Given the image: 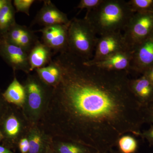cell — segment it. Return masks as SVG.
I'll list each match as a JSON object with an SVG mask.
<instances>
[{
    "mask_svg": "<svg viewBox=\"0 0 153 153\" xmlns=\"http://www.w3.org/2000/svg\"><path fill=\"white\" fill-rule=\"evenodd\" d=\"M55 58L61 76L42 114L44 128L97 153L109 152L126 134L140 136L143 107L131 89L129 72L88 65L68 51Z\"/></svg>",
    "mask_w": 153,
    "mask_h": 153,
    "instance_id": "1",
    "label": "cell"
},
{
    "mask_svg": "<svg viewBox=\"0 0 153 153\" xmlns=\"http://www.w3.org/2000/svg\"><path fill=\"white\" fill-rule=\"evenodd\" d=\"M134 13L127 1L103 0L94 10L86 13L85 19L97 36L124 31Z\"/></svg>",
    "mask_w": 153,
    "mask_h": 153,
    "instance_id": "2",
    "label": "cell"
},
{
    "mask_svg": "<svg viewBox=\"0 0 153 153\" xmlns=\"http://www.w3.org/2000/svg\"><path fill=\"white\" fill-rule=\"evenodd\" d=\"M85 18H74L68 26V50L85 61L92 59L98 37Z\"/></svg>",
    "mask_w": 153,
    "mask_h": 153,
    "instance_id": "3",
    "label": "cell"
},
{
    "mask_svg": "<svg viewBox=\"0 0 153 153\" xmlns=\"http://www.w3.org/2000/svg\"><path fill=\"white\" fill-rule=\"evenodd\" d=\"M28 74L24 85L26 91L25 105L28 118L34 122L43 114L44 105L52 93V87L44 83L37 74Z\"/></svg>",
    "mask_w": 153,
    "mask_h": 153,
    "instance_id": "4",
    "label": "cell"
},
{
    "mask_svg": "<svg viewBox=\"0 0 153 153\" xmlns=\"http://www.w3.org/2000/svg\"><path fill=\"white\" fill-rule=\"evenodd\" d=\"M125 40L131 51L153 34V13H134L123 31Z\"/></svg>",
    "mask_w": 153,
    "mask_h": 153,
    "instance_id": "5",
    "label": "cell"
},
{
    "mask_svg": "<svg viewBox=\"0 0 153 153\" xmlns=\"http://www.w3.org/2000/svg\"><path fill=\"white\" fill-rule=\"evenodd\" d=\"M131 51L121 32L109 33L97 38L92 59L86 62L93 63L102 60L115 53Z\"/></svg>",
    "mask_w": 153,
    "mask_h": 153,
    "instance_id": "6",
    "label": "cell"
},
{
    "mask_svg": "<svg viewBox=\"0 0 153 153\" xmlns=\"http://www.w3.org/2000/svg\"><path fill=\"white\" fill-rule=\"evenodd\" d=\"M0 57L13 68L14 72L16 71H22L29 74L31 72L29 53L19 46L11 44L1 38Z\"/></svg>",
    "mask_w": 153,
    "mask_h": 153,
    "instance_id": "7",
    "label": "cell"
},
{
    "mask_svg": "<svg viewBox=\"0 0 153 153\" xmlns=\"http://www.w3.org/2000/svg\"><path fill=\"white\" fill-rule=\"evenodd\" d=\"M69 25L47 26L36 32L42 33L43 43L45 45L52 49L54 53L59 54L68 50Z\"/></svg>",
    "mask_w": 153,
    "mask_h": 153,
    "instance_id": "8",
    "label": "cell"
},
{
    "mask_svg": "<svg viewBox=\"0 0 153 153\" xmlns=\"http://www.w3.org/2000/svg\"><path fill=\"white\" fill-rule=\"evenodd\" d=\"M153 66V34L133 49L130 70L143 74Z\"/></svg>",
    "mask_w": 153,
    "mask_h": 153,
    "instance_id": "9",
    "label": "cell"
},
{
    "mask_svg": "<svg viewBox=\"0 0 153 153\" xmlns=\"http://www.w3.org/2000/svg\"><path fill=\"white\" fill-rule=\"evenodd\" d=\"M70 23L66 14L57 8L51 1L46 0L32 24L45 27L56 25H69Z\"/></svg>",
    "mask_w": 153,
    "mask_h": 153,
    "instance_id": "10",
    "label": "cell"
},
{
    "mask_svg": "<svg viewBox=\"0 0 153 153\" xmlns=\"http://www.w3.org/2000/svg\"><path fill=\"white\" fill-rule=\"evenodd\" d=\"M132 60V51H128L115 53L108 57L93 63H85L94 65L111 71H127L129 72Z\"/></svg>",
    "mask_w": 153,
    "mask_h": 153,
    "instance_id": "11",
    "label": "cell"
},
{
    "mask_svg": "<svg viewBox=\"0 0 153 153\" xmlns=\"http://www.w3.org/2000/svg\"><path fill=\"white\" fill-rule=\"evenodd\" d=\"M130 86L134 95L143 107L153 102V85L144 75L130 79Z\"/></svg>",
    "mask_w": 153,
    "mask_h": 153,
    "instance_id": "12",
    "label": "cell"
},
{
    "mask_svg": "<svg viewBox=\"0 0 153 153\" xmlns=\"http://www.w3.org/2000/svg\"><path fill=\"white\" fill-rule=\"evenodd\" d=\"M54 52L52 49L38 41L29 53L30 71L45 67L51 62Z\"/></svg>",
    "mask_w": 153,
    "mask_h": 153,
    "instance_id": "13",
    "label": "cell"
},
{
    "mask_svg": "<svg viewBox=\"0 0 153 153\" xmlns=\"http://www.w3.org/2000/svg\"><path fill=\"white\" fill-rule=\"evenodd\" d=\"M35 71L40 79L51 87L55 86L61 77V68L55 58L52 59L47 66Z\"/></svg>",
    "mask_w": 153,
    "mask_h": 153,
    "instance_id": "14",
    "label": "cell"
},
{
    "mask_svg": "<svg viewBox=\"0 0 153 153\" xmlns=\"http://www.w3.org/2000/svg\"><path fill=\"white\" fill-rule=\"evenodd\" d=\"M2 96L4 99L10 103L22 106L26 101V91L24 85L18 81L16 76L9 85Z\"/></svg>",
    "mask_w": 153,
    "mask_h": 153,
    "instance_id": "15",
    "label": "cell"
},
{
    "mask_svg": "<svg viewBox=\"0 0 153 153\" xmlns=\"http://www.w3.org/2000/svg\"><path fill=\"white\" fill-rule=\"evenodd\" d=\"M30 144L29 153H44L51 141L46 139L44 134L38 128L30 129L27 136Z\"/></svg>",
    "mask_w": 153,
    "mask_h": 153,
    "instance_id": "16",
    "label": "cell"
},
{
    "mask_svg": "<svg viewBox=\"0 0 153 153\" xmlns=\"http://www.w3.org/2000/svg\"><path fill=\"white\" fill-rule=\"evenodd\" d=\"M16 13V10L11 0H8L0 10V38L4 36L10 29L16 24L15 19Z\"/></svg>",
    "mask_w": 153,
    "mask_h": 153,
    "instance_id": "17",
    "label": "cell"
},
{
    "mask_svg": "<svg viewBox=\"0 0 153 153\" xmlns=\"http://www.w3.org/2000/svg\"><path fill=\"white\" fill-rule=\"evenodd\" d=\"M50 144L57 153H97L86 146L69 141H51Z\"/></svg>",
    "mask_w": 153,
    "mask_h": 153,
    "instance_id": "18",
    "label": "cell"
},
{
    "mask_svg": "<svg viewBox=\"0 0 153 153\" xmlns=\"http://www.w3.org/2000/svg\"><path fill=\"white\" fill-rule=\"evenodd\" d=\"M23 129V126L19 118L15 115L9 116L4 123V130L7 136L11 138L19 136Z\"/></svg>",
    "mask_w": 153,
    "mask_h": 153,
    "instance_id": "19",
    "label": "cell"
},
{
    "mask_svg": "<svg viewBox=\"0 0 153 153\" xmlns=\"http://www.w3.org/2000/svg\"><path fill=\"white\" fill-rule=\"evenodd\" d=\"M119 151L121 153H134L137 149V141L134 137L124 135L117 142Z\"/></svg>",
    "mask_w": 153,
    "mask_h": 153,
    "instance_id": "20",
    "label": "cell"
},
{
    "mask_svg": "<svg viewBox=\"0 0 153 153\" xmlns=\"http://www.w3.org/2000/svg\"><path fill=\"white\" fill-rule=\"evenodd\" d=\"M128 2L134 13L153 12V0H131Z\"/></svg>",
    "mask_w": 153,
    "mask_h": 153,
    "instance_id": "21",
    "label": "cell"
},
{
    "mask_svg": "<svg viewBox=\"0 0 153 153\" xmlns=\"http://www.w3.org/2000/svg\"><path fill=\"white\" fill-rule=\"evenodd\" d=\"M35 1V0H14L13 3L16 12L30 16V8Z\"/></svg>",
    "mask_w": 153,
    "mask_h": 153,
    "instance_id": "22",
    "label": "cell"
},
{
    "mask_svg": "<svg viewBox=\"0 0 153 153\" xmlns=\"http://www.w3.org/2000/svg\"><path fill=\"white\" fill-rule=\"evenodd\" d=\"M102 1L103 0H81L77 6V8L79 9L80 11L86 9V13H88L97 7Z\"/></svg>",
    "mask_w": 153,
    "mask_h": 153,
    "instance_id": "23",
    "label": "cell"
},
{
    "mask_svg": "<svg viewBox=\"0 0 153 153\" xmlns=\"http://www.w3.org/2000/svg\"><path fill=\"white\" fill-rule=\"evenodd\" d=\"M145 121L153 124V102L143 107Z\"/></svg>",
    "mask_w": 153,
    "mask_h": 153,
    "instance_id": "24",
    "label": "cell"
},
{
    "mask_svg": "<svg viewBox=\"0 0 153 153\" xmlns=\"http://www.w3.org/2000/svg\"><path fill=\"white\" fill-rule=\"evenodd\" d=\"M18 146L21 153H29L30 144L27 137H25L20 139L18 143Z\"/></svg>",
    "mask_w": 153,
    "mask_h": 153,
    "instance_id": "25",
    "label": "cell"
},
{
    "mask_svg": "<svg viewBox=\"0 0 153 153\" xmlns=\"http://www.w3.org/2000/svg\"><path fill=\"white\" fill-rule=\"evenodd\" d=\"M140 136L143 138L146 139L149 143L150 145H153V124L151 126L150 128L141 133Z\"/></svg>",
    "mask_w": 153,
    "mask_h": 153,
    "instance_id": "26",
    "label": "cell"
},
{
    "mask_svg": "<svg viewBox=\"0 0 153 153\" xmlns=\"http://www.w3.org/2000/svg\"><path fill=\"white\" fill-rule=\"evenodd\" d=\"M143 75L146 76L153 85V66L146 70Z\"/></svg>",
    "mask_w": 153,
    "mask_h": 153,
    "instance_id": "27",
    "label": "cell"
},
{
    "mask_svg": "<svg viewBox=\"0 0 153 153\" xmlns=\"http://www.w3.org/2000/svg\"><path fill=\"white\" fill-rule=\"evenodd\" d=\"M0 153H13L7 148L0 146Z\"/></svg>",
    "mask_w": 153,
    "mask_h": 153,
    "instance_id": "28",
    "label": "cell"
},
{
    "mask_svg": "<svg viewBox=\"0 0 153 153\" xmlns=\"http://www.w3.org/2000/svg\"><path fill=\"white\" fill-rule=\"evenodd\" d=\"M44 153H57V152H56L52 148V147L51 146V144L50 143L49 144V145H48V146H47V149H46V152Z\"/></svg>",
    "mask_w": 153,
    "mask_h": 153,
    "instance_id": "29",
    "label": "cell"
},
{
    "mask_svg": "<svg viewBox=\"0 0 153 153\" xmlns=\"http://www.w3.org/2000/svg\"><path fill=\"white\" fill-rule=\"evenodd\" d=\"M8 0H0V10L7 2Z\"/></svg>",
    "mask_w": 153,
    "mask_h": 153,
    "instance_id": "30",
    "label": "cell"
},
{
    "mask_svg": "<svg viewBox=\"0 0 153 153\" xmlns=\"http://www.w3.org/2000/svg\"><path fill=\"white\" fill-rule=\"evenodd\" d=\"M108 153H121L120 152H119L118 150H114L113 149L111 151L108 152Z\"/></svg>",
    "mask_w": 153,
    "mask_h": 153,
    "instance_id": "31",
    "label": "cell"
},
{
    "mask_svg": "<svg viewBox=\"0 0 153 153\" xmlns=\"http://www.w3.org/2000/svg\"><path fill=\"white\" fill-rule=\"evenodd\" d=\"M2 138V135L1 133V132H0V141H1Z\"/></svg>",
    "mask_w": 153,
    "mask_h": 153,
    "instance_id": "32",
    "label": "cell"
},
{
    "mask_svg": "<svg viewBox=\"0 0 153 153\" xmlns=\"http://www.w3.org/2000/svg\"><path fill=\"white\" fill-rule=\"evenodd\" d=\"M0 40H1V38H0Z\"/></svg>",
    "mask_w": 153,
    "mask_h": 153,
    "instance_id": "33",
    "label": "cell"
},
{
    "mask_svg": "<svg viewBox=\"0 0 153 153\" xmlns=\"http://www.w3.org/2000/svg\"><path fill=\"white\" fill-rule=\"evenodd\" d=\"M152 13H153V12H152Z\"/></svg>",
    "mask_w": 153,
    "mask_h": 153,
    "instance_id": "34",
    "label": "cell"
}]
</instances>
